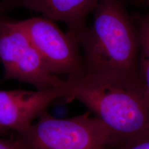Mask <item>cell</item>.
Masks as SVG:
<instances>
[{"mask_svg": "<svg viewBox=\"0 0 149 149\" xmlns=\"http://www.w3.org/2000/svg\"><path fill=\"white\" fill-rule=\"evenodd\" d=\"M133 1H135L136 3H149V0H133Z\"/></svg>", "mask_w": 149, "mask_h": 149, "instance_id": "obj_12", "label": "cell"}, {"mask_svg": "<svg viewBox=\"0 0 149 149\" xmlns=\"http://www.w3.org/2000/svg\"><path fill=\"white\" fill-rule=\"evenodd\" d=\"M92 13L78 37L86 73L139 78L138 29L122 0H100Z\"/></svg>", "mask_w": 149, "mask_h": 149, "instance_id": "obj_2", "label": "cell"}, {"mask_svg": "<svg viewBox=\"0 0 149 149\" xmlns=\"http://www.w3.org/2000/svg\"><path fill=\"white\" fill-rule=\"evenodd\" d=\"M108 149H149V136L126 141H113Z\"/></svg>", "mask_w": 149, "mask_h": 149, "instance_id": "obj_9", "label": "cell"}, {"mask_svg": "<svg viewBox=\"0 0 149 149\" xmlns=\"http://www.w3.org/2000/svg\"><path fill=\"white\" fill-rule=\"evenodd\" d=\"M133 17L139 36V78L149 99V10L146 14H136Z\"/></svg>", "mask_w": 149, "mask_h": 149, "instance_id": "obj_8", "label": "cell"}, {"mask_svg": "<svg viewBox=\"0 0 149 149\" xmlns=\"http://www.w3.org/2000/svg\"><path fill=\"white\" fill-rule=\"evenodd\" d=\"M10 131V130H9L8 129H6V128L2 127L1 126H0V136H1V137L7 135Z\"/></svg>", "mask_w": 149, "mask_h": 149, "instance_id": "obj_11", "label": "cell"}, {"mask_svg": "<svg viewBox=\"0 0 149 149\" xmlns=\"http://www.w3.org/2000/svg\"><path fill=\"white\" fill-rule=\"evenodd\" d=\"M100 0H3V10L23 7L40 13L51 20L64 22L68 31L79 36L86 27V20Z\"/></svg>", "mask_w": 149, "mask_h": 149, "instance_id": "obj_7", "label": "cell"}, {"mask_svg": "<svg viewBox=\"0 0 149 149\" xmlns=\"http://www.w3.org/2000/svg\"><path fill=\"white\" fill-rule=\"evenodd\" d=\"M0 62L2 81L15 79L37 90L64 86L65 79L52 73L17 22L0 19Z\"/></svg>", "mask_w": 149, "mask_h": 149, "instance_id": "obj_4", "label": "cell"}, {"mask_svg": "<svg viewBox=\"0 0 149 149\" xmlns=\"http://www.w3.org/2000/svg\"><path fill=\"white\" fill-rule=\"evenodd\" d=\"M90 113L57 119L46 110L37 122L14 136L26 149H108L114 141L113 133Z\"/></svg>", "mask_w": 149, "mask_h": 149, "instance_id": "obj_3", "label": "cell"}, {"mask_svg": "<svg viewBox=\"0 0 149 149\" xmlns=\"http://www.w3.org/2000/svg\"><path fill=\"white\" fill-rule=\"evenodd\" d=\"M0 149H26L15 136L9 139L0 136Z\"/></svg>", "mask_w": 149, "mask_h": 149, "instance_id": "obj_10", "label": "cell"}, {"mask_svg": "<svg viewBox=\"0 0 149 149\" xmlns=\"http://www.w3.org/2000/svg\"><path fill=\"white\" fill-rule=\"evenodd\" d=\"M66 100H77L111 130L113 141L149 136V99L137 77L88 74L67 77Z\"/></svg>", "mask_w": 149, "mask_h": 149, "instance_id": "obj_1", "label": "cell"}, {"mask_svg": "<svg viewBox=\"0 0 149 149\" xmlns=\"http://www.w3.org/2000/svg\"><path fill=\"white\" fill-rule=\"evenodd\" d=\"M66 96L64 87L37 91L0 90V126L15 133L23 132L54 100Z\"/></svg>", "mask_w": 149, "mask_h": 149, "instance_id": "obj_6", "label": "cell"}, {"mask_svg": "<svg viewBox=\"0 0 149 149\" xmlns=\"http://www.w3.org/2000/svg\"><path fill=\"white\" fill-rule=\"evenodd\" d=\"M17 22L52 73L67 77L86 73L79 40L73 33H64L48 18L33 17Z\"/></svg>", "mask_w": 149, "mask_h": 149, "instance_id": "obj_5", "label": "cell"}]
</instances>
